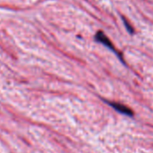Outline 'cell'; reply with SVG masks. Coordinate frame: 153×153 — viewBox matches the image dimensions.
Instances as JSON below:
<instances>
[{
    "instance_id": "obj_1",
    "label": "cell",
    "mask_w": 153,
    "mask_h": 153,
    "mask_svg": "<svg viewBox=\"0 0 153 153\" xmlns=\"http://www.w3.org/2000/svg\"><path fill=\"white\" fill-rule=\"evenodd\" d=\"M96 39L97 42H100L101 43H103L104 45H105L106 47H108L109 49H111L112 51H114V52H117L116 50L114 49V45L112 44V42H110V40L104 34L103 32H98L96 35Z\"/></svg>"
},
{
    "instance_id": "obj_2",
    "label": "cell",
    "mask_w": 153,
    "mask_h": 153,
    "mask_svg": "<svg viewBox=\"0 0 153 153\" xmlns=\"http://www.w3.org/2000/svg\"><path fill=\"white\" fill-rule=\"evenodd\" d=\"M108 104L111 106H113L116 111H118V112H120L122 114H124L129 115V116H132L133 115V112L130 108H128L127 106H125V105H123L122 104H119V103H109V102H108Z\"/></svg>"
},
{
    "instance_id": "obj_3",
    "label": "cell",
    "mask_w": 153,
    "mask_h": 153,
    "mask_svg": "<svg viewBox=\"0 0 153 153\" xmlns=\"http://www.w3.org/2000/svg\"><path fill=\"white\" fill-rule=\"evenodd\" d=\"M123 22H124V24H125V25H126V28L128 29V31L130 32V33H132L133 32V30H132V28L131 27H130V25L126 22V20L125 19H123Z\"/></svg>"
}]
</instances>
